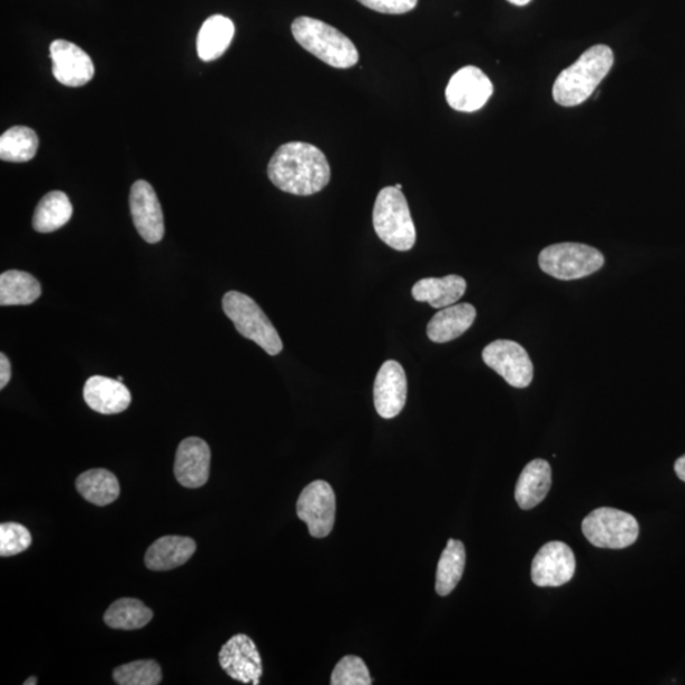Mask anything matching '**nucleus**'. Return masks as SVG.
I'll use <instances>...</instances> for the list:
<instances>
[{"mask_svg": "<svg viewBox=\"0 0 685 685\" xmlns=\"http://www.w3.org/2000/svg\"><path fill=\"white\" fill-rule=\"evenodd\" d=\"M268 177L274 186L295 196H312L331 180V166L325 154L306 143L280 146L268 164Z\"/></svg>", "mask_w": 685, "mask_h": 685, "instance_id": "obj_1", "label": "nucleus"}, {"mask_svg": "<svg viewBox=\"0 0 685 685\" xmlns=\"http://www.w3.org/2000/svg\"><path fill=\"white\" fill-rule=\"evenodd\" d=\"M614 62V51L608 46H593L557 77L552 90L555 102L564 107L586 102L607 77Z\"/></svg>", "mask_w": 685, "mask_h": 685, "instance_id": "obj_2", "label": "nucleus"}, {"mask_svg": "<svg viewBox=\"0 0 685 685\" xmlns=\"http://www.w3.org/2000/svg\"><path fill=\"white\" fill-rule=\"evenodd\" d=\"M292 33L305 50L329 67L349 69L360 60L358 49L345 35L315 18H296L292 23Z\"/></svg>", "mask_w": 685, "mask_h": 685, "instance_id": "obj_3", "label": "nucleus"}, {"mask_svg": "<svg viewBox=\"0 0 685 685\" xmlns=\"http://www.w3.org/2000/svg\"><path fill=\"white\" fill-rule=\"evenodd\" d=\"M373 226L380 239L398 252L413 249L417 232L408 200L401 189L385 187L373 207Z\"/></svg>", "mask_w": 685, "mask_h": 685, "instance_id": "obj_4", "label": "nucleus"}, {"mask_svg": "<svg viewBox=\"0 0 685 685\" xmlns=\"http://www.w3.org/2000/svg\"><path fill=\"white\" fill-rule=\"evenodd\" d=\"M225 315L232 320L237 333L258 344L270 355L283 350L277 329L255 301L237 291H228L223 297Z\"/></svg>", "mask_w": 685, "mask_h": 685, "instance_id": "obj_5", "label": "nucleus"}, {"mask_svg": "<svg viewBox=\"0 0 685 685\" xmlns=\"http://www.w3.org/2000/svg\"><path fill=\"white\" fill-rule=\"evenodd\" d=\"M538 264L548 276L574 281L598 272L605 266V255L586 244L560 243L547 246L538 257Z\"/></svg>", "mask_w": 685, "mask_h": 685, "instance_id": "obj_6", "label": "nucleus"}, {"mask_svg": "<svg viewBox=\"0 0 685 685\" xmlns=\"http://www.w3.org/2000/svg\"><path fill=\"white\" fill-rule=\"evenodd\" d=\"M581 529L593 546L610 550L633 546L639 534L636 518L615 508L593 510L584 518Z\"/></svg>", "mask_w": 685, "mask_h": 685, "instance_id": "obj_7", "label": "nucleus"}, {"mask_svg": "<svg viewBox=\"0 0 685 685\" xmlns=\"http://www.w3.org/2000/svg\"><path fill=\"white\" fill-rule=\"evenodd\" d=\"M336 501L334 490L326 481L316 480L301 492L297 516L307 525L309 534L324 538L333 531Z\"/></svg>", "mask_w": 685, "mask_h": 685, "instance_id": "obj_8", "label": "nucleus"}, {"mask_svg": "<svg viewBox=\"0 0 685 685\" xmlns=\"http://www.w3.org/2000/svg\"><path fill=\"white\" fill-rule=\"evenodd\" d=\"M482 360L510 386L525 389L534 380V363L522 345L511 341H496L482 351Z\"/></svg>", "mask_w": 685, "mask_h": 685, "instance_id": "obj_9", "label": "nucleus"}, {"mask_svg": "<svg viewBox=\"0 0 685 685\" xmlns=\"http://www.w3.org/2000/svg\"><path fill=\"white\" fill-rule=\"evenodd\" d=\"M223 671L243 684L258 685L263 674L262 657L249 636H233L218 654Z\"/></svg>", "mask_w": 685, "mask_h": 685, "instance_id": "obj_10", "label": "nucleus"}, {"mask_svg": "<svg viewBox=\"0 0 685 685\" xmlns=\"http://www.w3.org/2000/svg\"><path fill=\"white\" fill-rule=\"evenodd\" d=\"M495 87L477 67H464L456 72L446 89L447 102L460 112L479 111L487 105Z\"/></svg>", "mask_w": 685, "mask_h": 685, "instance_id": "obj_11", "label": "nucleus"}, {"mask_svg": "<svg viewBox=\"0 0 685 685\" xmlns=\"http://www.w3.org/2000/svg\"><path fill=\"white\" fill-rule=\"evenodd\" d=\"M577 569L571 548L559 541L546 544L535 556L532 581L537 587H561L569 583Z\"/></svg>", "mask_w": 685, "mask_h": 685, "instance_id": "obj_12", "label": "nucleus"}, {"mask_svg": "<svg viewBox=\"0 0 685 685\" xmlns=\"http://www.w3.org/2000/svg\"><path fill=\"white\" fill-rule=\"evenodd\" d=\"M130 212L137 233L145 242L157 244L166 233L163 209L150 183L136 180L130 192Z\"/></svg>", "mask_w": 685, "mask_h": 685, "instance_id": "obj_13", "label": "nucleus"}, {"mask_svg": "<svg viewBox=\"0 0 685 685\" xmlns=\"http://www.w3.org/2000/svg\"><path fill=\"white\" fill-rule=\"evenodd\" d=\"M52 75L60 85L84 87L95 77V63L76 43L57 40L50 45Z\"/></svg>", "mask_w": 685, "mask_h": 685, "instance_id": "obj_14", "label": "nucleus"}, {"mask_svg": "<svg viewBox=\"0 0 685 685\" xmlns=\"http://www.w3.org/2000/svg\"><path fill=\"white\" fill-rule=\"evenodd\" d=\"M408 397L407 373L397 361L382 363L374 380V408L383 419H392L403 411Z\"/></svg>", "mask_w": 685, "mask_h": 685, "instance_id": "obj_15", "label": "nucleus"}, {"mask_svg": "<svg viewBox=\"0 0 685 685\" xmlns=\"http://www.w3.org/2000/svg\"><path fill=\"white\" fill-rule=\"evenodd\" d=\"M212 450L198 437H189L178 446L175 474L182 487L188 489L203 488L209 478Z\"/></svg>", "mask_w": 685, "mask_h": 685, "instance_id": "obj_16", "label": "nucleus"}, {"mask_svg": "<svg viewBox=\"0 0 685 685\" xmlns=\"http://www.w3.org/2000/svg\"><path fill=\"white\" fill-rule=\"evenodd\" d=\"M84 397L87 405L99 414H120L131 404V394L121 381L91 376L87 380Z\"/></svg>", "mask_w": 685, "mask_h": 685, "instance_id": "obj_17", "label": "nucleus"}, {"mask_svg": "<svg viewBox=\"0 0 685 685\" xmlns=\"http://www.w3.org/2000/svg\"><path fill=\"white\" fill-rule=\"evenodd\" d=\"M197 545L189 537L164 536L155 541L145 554L146 568L153 571H168L185 565L196 552Z\"/></svg>", "mask_w": 685, "mask_h": 685, "instance_id": "obj_18", "label": "nucleus"}, {"mask_svg": "<svg viewBox=\"0 0 685 685\" xmlns=\"http://www.w3.org/2000/svg\"><path fill=\"white\" fill-rule=\"evenodd\" d=\"M477 309L471 304L447 306L437 313L427 326L433 343H449L469 331L477 319Z\"/></svg>", "mask_w": 685, "mask_h": 685, "instance_id": "obj_19", "label": "nucleus"}, {"mask_svg": "<svg viewBox=\"0 0 685 685\" xmlns=\"http://www.w3.org/2000/svg\"><path fill=\"white\" fill-rule=\"evenodd\" d=\"M551 482L550 463L541 459L529 462L517 481L516 500L518 506L528 510L540 505L550 491Z\"/></svg>", "mask_w": 685, "mask_h": 685, "instance_id": "obj_20", "label": "nucleus"}, {"mask_svg": "<svg viewBox=\"0 0 685 685\" xmlns=\"http://www.w3.org/2000/svg\"><path fill=\"white\" fill-rule=\"evenodd\" d=\"M468 288V283L457 274L442 278H423L415 283L411 295L418 303H428L434 309L454 305Z\"/></svg>", "mask_w": 685, "mask_h": 685, "instance_id": "obj_21", "label": "nucleus"}, {"mask_svg": "<svg viewBox=\"0 0 685 685\" xmlns=\"http://www.w3.org/2000/svg\"><path fill=\"white\" fill-rule=\"evenodd\" d=\"M235 27L231 18L215 14L207 18L197 36V52L200 60L214 61L223 57L231 46Z\"/></svg>", "mask_w": 685, "mask_h": 685, "instance_id": "obj_22", "label": "nucleus"}, {"mask_svg": "<svg viewBox=\"0 0 685 685\" xmlns=\"http://www.w3.org/2000/svg\"><path fill=\"white\" fill-rule=\"evenodd\" d=\"M41 285L32 274L11 270L0 274V305H31L41 296Z\"/></svg>", "mask_w": 685, "mask_h": 685, "instance_id": "obj_23", "label": "nucleus"}, {"mask_svg": "<svg viewBox=\"0 0 685 685\" xmlns=\"http://www.w3.org/2000/svg\"><path fill=\"white\" fill-rule=\"evenodd\" d=\"M76 486L81 497L98 507L111 505L120 497V482L111 471L105 469L79 474Z\"/></svg>", "mask_w": 685, "mask_h": 685, "instance_id": "obj_24", "label": "nucleus"}, {"mask_svg": "<svg viewBox=\"0 0 685 685\" xmlns=\"http://www.w3.org/2000/svg\"><path fill=\"white\" fill-rule=\"evenodd\" d=\"M72 216V205L69 197L61 190H52L42 197L35 209L33 228L48 234L67 225Z\"/></svg>", "mask_w": 685, "mask_h": 685, "instance_id": "obj_25", "label": "nucleus"}, {"mask_svg": "<svg viewBox=\"0 0 685 685\" xmlns=\"http://www.w3.org/2000/svg\"><path fill=\"white\" fill-rule=\"evenodd\" d=\"M466 566V550L461 541L451 540L438 562L436 590L440 596H449L460 583Z\"/></svg>", "mask_w": 685, "mask_h": 685, "instance_id": "obj_26", "label": "nucleus"}, {"mask_svg": "<svg viewBox=\"0 0 685 685\" xmlns=\"http://www.w3.org/2000/svg\"><path fill=\"white\" fill-rule=\"evenodd\" d=\"M153 610L139 599L121 598L112 603L105 614V624L115 629H140L150 624Z\"/></svg>", "mask_w": 685, "mask_h": 685, "instance_id": "obj_27", "label": "nucleus"}, {"mask_svg": "<svg viewBox=\"0 0 685 685\" xmlns=\"http://www.w3.org/2000/svg\"><path fill=\"white\" fill-rule=\"evenodd\" d=\"M38 149L39 137L30 127L14 126L0 137V158L4 162H30Z\"/></svg>", "mask_w": 685, "mask_h": 685, "instance_id": "obj_28", "label": "nucleus"}, {"mask_svg": "<svg viewBox=\"0 0 685 685\" xmlns=\"http://www.w3.org/2000/svg\"><path fill=\"white\" fill-rule=\"evenodd\" d=\"M114 679L120 685H158L163 679L160 665L155 660H137L118 666Z\"/></svg>", "mask_w": 685, "mask_h": 685, "instance_id": "obj_29", "label": "nucleus"}, {"mask_svg": "<svg viewBox=\"0 0 685 685\" xmlns=\"http://www.w3.org/2000/svg\"><path fill=\"white\" fill-rule=\"evenodd\" d=\"M332 685H371L368 665L359 656H345L336 664L331 679Z\"/></svg>", "mask_w": 685, "mask_h": 685, "instance_id": "obj_30", "label": "nucleus"}, {"mask_svg": "<svg viewBox=\"0 0 685 685\" xmlns=\"http://www.w3.org/2000/svg\"><path fill=\"white\" fill-rule=\"evenodd\" d=\"M32 544V536L25 526L14 522L0 526V556L21 554Z\"/></svg>", "mask_w": 685, "mask_h": 685, "instance_id": "obj_31", "label": "nucleus"}, {"mask_svg": "<svg viewBox=\"0 0 685 685\" xmlns=\"http://www.w3.org/2000/svg\"><path fill=\"white\" fill-rule=\"evenodd\" d=\"M361 4L385 14H404L417 7L418 0H359Z\"/></svg>", "mask_w": 685, "mask_h": 685, "instance_id": "obj_32", "label": "nucleus"}, {"mask_svg": "<svg viewBox=\"0 0 685 685\" xmlns=\"http://www.w3.org/2000/svg\"><path fill=\"white\" fill-rule=\"evenodd\" d=\"M12 378L11 362L4 353L0 354V389H4Z\"/></svg>", "mask_w": 685, "mask_h": 685, "instance_id": "obj_33", "label": "nucleus"}, {"mask_svg": "<svg viewBox=\"0 0 685 685\" xmlns=\"http://www.w3.org/2000/svg\"><path fill=\"white\" fill-rule=\"evenodd\" d=\"M674 469L675 473L678 474V478L685 482V454L682 456L677 462H675Z\"/></svg>", "mask_w": 685, "mask_h": 685, "instance_id": "obj_34", "label": "nucleus"}, {"mask_svg": "<svg viewBox=\"0 0 685 685\" xmlns=\"http://www.w3.org/2000/svg\"><path fill=\"white\" fill-rule=\"evenodd\" d=\"M510 4L523 7L532 2V0H507Z\"/></svg>", "mask_w": 685, "mask_h": 685, "instance_id": "obj_35", "label": "nucleus"}, {"mask_svg": "<svg viewBox=\"0 0 685 685\" xmlns=\"http://www.w3.org/2000/svg\"><path fill=\"white\" fill-rule=\"evenodd\" d=\"M25 685H36L38 684V678L31 677L23 683Z\"/></svg>", "mask_w": 685, "mask_h": 685, "instance_id": "obj_36", "label": "nucleus"}, {"mask_svg": "<svg viewBox=\"0 0 685 685\" xmlns=\"http://www.w3.org/2000/svg\"><path fill=\"white\" fill-rule=\"evenodd\" d=\"M395 187H397L398 189L403 188V186H401V185H397Z\"/></svg>", "mask_w": 685, "mask_h": 685, "instance_id": "obj_37", "label": "nucleus"}]
</instances>
